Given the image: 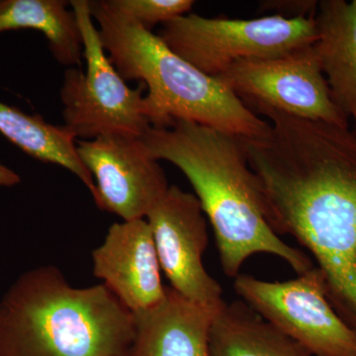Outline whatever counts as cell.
<instances>
[{
  "mask_svg": "<svg viewBox=\"0 0 356 356\" xmlns=\"http://www.w3.org/2000/svg\"><path fill=\"white\" fill-rule=\"evenodd\" d=\"M93 274L133 315L165 297L153 232L146 219L114 222L93 250Z\"/></svg>",
  "mask_w": 356,
  "mask_h": 356,
  "instance_id": "11",
  "label": "cell"
},
{
  "mask_svg": "<svg viewBox=\"0 0 356 356\" xmlns=\"http://www.w3.org/2000/svg\"><path fill=\"white\" fill-rule=\"evenodd\" d=\"M266 10H273L274 15H280L283 17H304V16H314L317 13L318 1H267Z\"/></svg>",
  "mask_w": 356,
  "mask_h": 356,
  "instance_id": "18",
  "label": "cell"
},
{
  "mask_svg": "<svg viewBox=\"0 0 356 356\" xmlns=\"http://www.w3.org/2000/svg\"><path fill=\"white\" fill-rule=\"evenodd\" d=\"M20 182L21 177L17 173L0 163V187H13Z\"/></svg>",
  "mask_w": 356,
  "mask_h": 356,
  "instance_id": "19",
  "label": "cell"
},
{
  "mask_svg": "<svg viewBox=\"0 0 356 356\" xmlns=\"http://www.w3.org/2000/svg\"><path fill=\"white\" fill-rule=\"evenodd\" d=\"M89 6L103 48L120 76L146 86L152 127L187 121L243 140L268 134V121L248 108L219 77L189 64L158 35L115 10L107 0L89 1Z\"/></svg>",
  "mask_w": 356,
  "mask_h": 356,
  "instance_id": "4",
  "label": "cell"
},
{
  "mask_svg": "<svg viewBox=\"0 0 356 356\" xmlns=\"http://www.w3.org/2000/svg\"><path fill=\"white\" fill-rule=\"evenodd\" d=\"M234 288L245 303L312 356H356V334L332 306L318 267L273 282L238 274Z\"/></svg>",
  "mask_w": 356,
  "mask_h": 356,
  "instance_id": "7",
  "label": "cell"
},
{
  "mask_svg": "<svg viewBox=\"0 0 356 356\" xmlns=\"http://www.w3.org/2000/svg\"><path fill=\"white\" fill-rule=\"evenodd\" d=\"M0 134L28 156L67 168L95 196V180L77 154L76 137L64 126L58 127L40 115L0 102Z\"/></svg>",
  "mask_w": 356,
  "mask_h": 356,
  "instance_id": "15",
  "label": "cell"
},
{
  "mask_svg": "<svg viewBox=\"0 0 356 356\" xmlns=\"http://www.w3.org/2000/svg\"><path fill=\"white\" fill-rule=\"evenodd\" d=\"M261 114L268 134L243 144L269 224L311 252L332 306L356 334V134L276 110Z\"/></svg>",
  "mask_w": 356,
  "mask_h": 356,
  "instance_id": "1",
  "label": "cell"
},
{
  "mask_svg": "<svg viewBox=\"0 0 356 356\" xmlns=\"http://www.w3.org/2000/svg\"><path fill=\"white\" fill-rule=\"evenodd\" d=\"M146 220L153 232L161 270L172 289L216 315L226 304L221 285L206 270L208 220L195 194L170 186Z\"/></svg>",
  "mask_w": 356,
  "mask_h": 356,
  "instance_id": "9",
  "label": "cell"
},
{
  "mask_svg": "<svg viewBox=\"0 0 356 356\" xmlns=\"http://www.w3.org/2000/svg\"><path fill=\"white\" fill-rule=\"evenodd\" d=\"M62 0H0V33L36 30L48 40L60 64L81 65L83 40L76 15Z\"/></svg>",
  "mask_w": 356,
  "mask_h": 356,
  "instance_id": "16",
  "label": "cell"
},
{
  "mask_svg": "<svg viewBox=\"0 0 356 356\" xmlns=\"http://www.w3.org/2000/svg\"><path fill=\"white\" fill-rule=\"evenodd\" d=\"M318 58L332 99L356 134V0L318 1Z\"/></svg>",
  "mask_w": 356,
  "mask_h": 356,
  "instance_id": "13",
  "label": "cell"
},
{
  "mask_svg": "<svg viewBox=\"0 0 356 356\" xmlns=\"http://www.w3.org/2000/svg\"><path fill=\"white\" fill-rule=\"evenodd\" d=\"M134 336L108 288L72 286L56 266L21 274L0 299V356H127Z\"/></svg>",
  "mask_w": 356,
  "mask_h": 356,
  "instance_id": "3",
  "label": "cell"
},
{
  "mask_svg": "<svg viewBox=\"0 0 356 356\" xmlns=\"http://www.w3.org/2000/svg\"><path fill=\"white\" fill-rule=\"evenodd\" d=\"M135 336L127 356H210L214 315L166 287L158 306L136 314Z\"/></svg>",
  "mask_w": 356,
  "mask_h": 356,
  "instance_id": "12",
  "label": "cell"
},
{
  "mask_svg": "<svg viewBox=\"0 0 356 356\" xmlns=\"http://www.w3.org/2000/svg\"><path fill=\"white\" fill-rule=\"evenodd\" d=\"M142 140L154 159L177 166L191 182L214 231L225 275L236 278L243 262L257 254L280 257L298 275L314 267L305 252L287 245L271 228L242 139L177 121L170 127L149 128Z\"/></svg>",
  "mask_w": 356,
  "mask_h": 356,
  "instance_id": "2",
  "label": "cell"
},
{
  "mask_svg": "<svg viewBox=\"0 0 356 356\" xmlns=\"http://www.w3.org/2000/svg\"><path fill=\"white\" fill-rule=\"evenodd\" d=\"M210 356H312L243 300L225 304L213 318Z\"/></svg>",
  "mask_w": 356,
  "mask_h": 356,
  "instance_id": "14",
  "label": "cell"
},
{
  "mask_svg": "<svg viewBox=\"0 0 356 356\" xmlns=\"http://www.w3.org/2000/svg\"><path fill=\"white\" fill-rule=\"evenodd\" d=\"M76 149L95 180V202L123 221L146 219L170 188L158 159L142 138L104 135L76 140Z\"/></svg>",
  "mask_w": 356,
  "mask_h": 356,
  "instance_id": "10",
  "label": "cell"
},
{
  "mask_svg": "<svg viewBox=\"0 0 356 356\" xmlns=\"http://www.w3.org/2000/svg\"><path fill=\"white\" fill-rule=\"evenodd\" d=\"M109 6L151 31L156 24H165L186 15L195 2L192 0H107Z\"/></svg>",
  "mask_w": 356,
  "mask_h": 356,
  "instance_id": "17",
  "label": "cell"
},
{
  "mask_svg": "<svg viewBox=\"0 0 356 356\" xmlns=\"http://www.w3.org/2000/svg\"><path fill=\"white\" fill-rule=\"evenodd\" d=\"M217 77L252 111L273 109L350 127L332 99L316 44L276 57L241 60Z\"/></svg>",
  "mask_w": 356,
  "mask_h": 356,
  "instance_id": "8",
  "label": "cell"
},
{
  "mask_svg": "<svg viewBox=\"0 0 356 356\" xmlns=\"http://www.w3.org/2000/svg\"><path fill=\"white\" fill-rule=\"evenodd\" d=\"M83 40L86 70H65L60 88L65 126L76 140L104 135L142 138L152 127L146 103V86L129 88L103 48L88 0H72Z\"/></svg>",
  "mask_w": 356,
  "mask_h": 356,
  "instance_id": "5",
  "label": "cell"
},
{
  "mask_svg": "<svg viewBox=\"0 0 356 356\" xmlns=\"http://www.w3.org/2000/svg\"><path fill=\"white\" fill-rule=\"evenodd\" d=\"M158 36L180 58L217 77L241 60L276 57L315 44L318 26L316 15L233 19L188 13L163 24Z\"/></svg>",
  "mask_w": 356,
  "mask_h": 356,
  "instance_id": "6",
  "label": "cell"
}]
</instances>
